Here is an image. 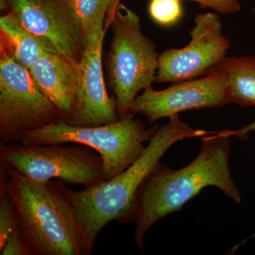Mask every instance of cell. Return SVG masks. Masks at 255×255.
<instances>
[{"label": "cell", "instance_id": "6da1fadb", "mask_svg": "<svg viewBox=\"0 0 255 255\" xmlns=\"http://www.w3.org/2000/svg\"><path fill=\"white\" fill-rule=\"evenodd\" d=\"M209 132L193 128L179 116H173L168 123L157 129L140 157L122 173L80 191L57 182L73 210L88 255L92 254L97 236L109 223L133 221L139 190L170 147L184 139L201 137Z\"/></svg>", "mask_w": 255, "mask_h": 255}, {"label": "cell", "instance_id": "7a4b0ae2", "mask_svg": "<svg viewBox=\"0 0 255 255\" xmlns=\"http://www.w3.org/2000/svg\"><path fill=\"white\" fill-rule=\"evenodd\" d=\"M230 137L226 130L201 137V150L189 165L172 169L161 163L142 184L133 221L135 242L144 251V237L156 222L180 211L209 186L219 188L235 202L242 199L229 169Z\"/></svg>", "mask_w": 255, "mask_h": 255}, {"label": "cell", "instance_id": "3957f363", "mask_svg": "<svg viewBox=\"0 0 255 255\" xmlns=\"http://www.w3.org/2000/svg\"><path fill=\"white\" fill-rule=\"evenodd\" d=\"M0 170V186L14 202L18 226L33 255H88L58 183L35 182Z\"/></svg>", "mask_w": 255, "mask_h": 255}, {"label": "cell", "instance_id": "277c9868", "mask_svg": "<svg viewBox=\"0 0 255 255\" xmlns=\"http://www.w3.org/2000/svg\"><path fill=\"white\" fill-rule=\"evenodd\" d=\"M130 112L114 123L97 127L70 125L65 120L26 132L19 142L28 145L76 143L87 146L103 160L105 180L122 173L141 155L158 127L147 128Z\"/></svg>", "mask_w": 255, "mask_h": 255}, {"label": "cell", "instance_id": "5b68a950", "mask_svg": "<svg viewBox=\"0 0 255 255\" xmlns=\"http://www.w3.org/2000/svg\"><path fill=\"white\" fill-rule=\"evenodd\" d=\"M117 1L110 9L112 36L108 58L110 84L119 118L130 113L137 94L155 82L159 55L142 33L140 18Z\"/></svg>", "mask_w": 255, "mask_h": 255}, {"label": "cell", "instance_id": "8992f818", "mask_svg": "<svg viewBox=\"0 0 255 255\" xmlns=\"http://www.w3.org/2000/svg\"><path fill=\"white\" fill-rule=\"evenodd\" d=\"M65 145H0V169L38 183L58 179L87 187L105 180L98 152L80 144Z\"/></svg>", "mask_w": 255, "mask_h": 255}, {"label": "cell", "instance_id": "52a82bcc", "mask_svg": "<svg viewBox=\"0 0 255 255\" xmlns=\"http://www.w3.org/2000/svg\"><path fill=\"white\" fill-rule=\"evenodd\" d=\"M60 120L29 70L0 46V145L19 142L26 132Z\"/></svg>", "mask_w": 255, "mask_h": 255}, {"label": "cell", "instance_id": "ba28073f", "mask_svg": "<svg viewBox=\"0 0 255 255\" xmlns=\"http://www.w3.org/2000/svg\"><path fill=\"white\" fill-rule=\"evenodd\" d=\"M191 40L184 48H169L159 55L155 82H179L206 75L218 68L224 60L231 43L222 33L219 15H196Z\"/></svg>", "mask_w": 255, "mask_h": 255}, {"label": "cell", "instance_id": "9c48e42d", "mask_svg": "<svg viewBox=\"0 0 255 255\" xmlns=\"http://www.w3.org/2000/svg\"><path fill=\"white\" fill-rule=\"evenodd\" d=\"M229 102L226 78L217 68L203 78L176 82L164 90L146 89L137 96L130 112L153 123L186 111L218 108Z\"/></svg>", "mask_w": 255, "mask_h": 255}, {"label": "cell", "instance_id": "30bf717a", "mask_svg": "<svg viewBox=\"0 0 255 255\" xmlns=\"http://www.w3.org/2000/svg\"><path fill=\"white\" fill-rule=\"evenodd\" d=\"M9 9L55 53L80 61L83 36L71 0H9Z\"/></svg>", "mask_w": 255, "mask_h": 255}, {"label": "cell", "instance_id": "8fae6325", "mask_svg": "<svg viewBox=\"0 0 255 255\" xmlns=\"http://www.w3.org/2000/svg\"><path fill=\"white\" fill-rule=\"evenodd\" d=\"M111 25L110 11L105 27L92 33L87 40L80 58V79L75 111L68 124L78 127H97L118 122L115 98L110 97L106 87L102 69V48Z\"/></svg>", "mask_w": 255, "mask_h": 255}, {"label": "cell", "instance_id": "7c38bea8", "mask_svg": "<svg viewBox=\"0 0 255 255\" xmlns=\"http://www.w3.org/2000/svg\"><path fill=\"white\" fill-rule=\"evenodd\" d=\"M28 70L38 89L68 122L75 111L80 89V61L58 53H46Z\"/></svg>", "mask_w": 255, "mask_h": 255}, {"label": "cell", "instance_id": "4fadbf2b", "mask_svg": "<svg viewBox=\"0 0 255 255\" xmlns=\"http://www.w3.org/2000/svg\"><path fill=\"white\" fill-rule=\"evenodd\" d=\"M0 46L28 70L41 55L56 53L43 40L26 29L11 11L0 18Z\"/></svg>", "mask_w": 255, "mask_h": 255}, {"label": "cell", "instance_id": "5bb4252c", "mask_svg": "<svg viewBox=\"0 0 255 255\" xmlns=\"http://www.w3.org/2000/svg\"><path fill=\"white\" fill-rule=\"evenodd\" d=\"M218 68L226 78L230 102L255 107V56L226 57Z\"/></svg>", "mask_w": 255, "mask_h": 255}, {"label": "cell", "instance_id": "9a60e30c", "mask_svg": "<svg viewBox=\"0 0 255 255\" xmlns=\"http://www.w3.org/2000/svg\"><path fill=\"white\" fill-rule=\"evenodd\" d=\"M83 36V48L92 33L105 26L111 8L119 0H71Z\"/></svg>", "mask_w": 255, "mask_h": 255}, {"label": "cell", "instance_id": "2e32d148", "mask_svg": "<svg viewBox=\"0 0 255 255\" xmlns=\"http://www.w3.org/2000/svg\"><path fill=\"white\" fill-rule=\"evenodd\" d=\"M181 1L180 0H150L148 5L149 14L160 26H173L182 17Z\"/></svg>", "mask_w": 255, "mask_h": 255}, {"label": "cell", "instance_id": "e0dca14e", "mask_svg": "<svg viewBox=\"0 0 255 255\" xmlns=\"http://www.w3.org/2000/svg\"><path fill=\"white\" fill-rule=\"evenodd\" d=\"M17 211L12 199L0 186V250L18 228Z\"/></svg>", "mask_w": 255, "mask_h": 255}, {"label": "cell", "instance_id": "ac0fdd59", "mask_svg": "<svg viewBox=\"0 0 255 255\" xmlns=\"http://www.w3.org/2000/svg\"><path fill=\"white\" fill-rule=\"evenodd\" d=\"M0 255H33L31 246L20 230L19 226L0 250Z\"/></svg>", "mask_w": 255, "mask_h": 255}, {"label": "cell", "instance_id": "d6986e66", "mask_svg": "<svg viewBox=\"0 0 255 255\" xmlns=\"http://www.w3.org/2000/svg\"><path fill=\"white\" fill-rule=\"evenodd\" d=\"M199 3L201 9L210 8L223 14H234L239 12L241 4L238 0H180Z\"/></svg>", "mask_w": 255, "mask_h": 255}, {"label": "cell", "instance_id": "ffe728a7", "mask_svg": "<svg viewBox=\"0 0 255 255\" xmlns=\"http://www.w3.org/2000/svg\"><path fill=\"white\" fill-rule=\"evenodd\" d=\"M225 130L229 136H236L245 140V139L248 138V134L250 132L255 131V120L249 125L241 128L237 129V130Z\"/></svg>", "mask_w": 255, "mask_h": 255}, {"label": "cell", "instance_id": "44dd1931", "mask_svg": "<svg viewBox=\"0 0 255 255\" xmlns=\"http://www.w3.org/2000/svg\"><path fill=\"white\" fill-rule=\"evenodd\" d=\"M9 9V0H0V9L1 11Z\"/></svg>", "mask_w": 255, "mask_h": 255}, {"label": "cell", "instance_id": "7402d4cb", "mask_svg": "<svg viewBox=\"0 0 255 255\" xmlns=\"http://www.w3.org/2000/svg\"><path fill=\"white\" fill-rule=\"evenodd\" d=\"M253 12L254 13V14H255V6H254V8H253Z\"/></svg>", "mask_w": 255, "mask_h": 255}]
</instances>
